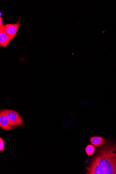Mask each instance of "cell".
<instances>
[{
	"instance_id": "obj_1",
	"label": "cell",
	"mask_w": 116,
	"mask_h": 174,
	"mask_svg": "<svg viewBox=\"0 0 116 174\" xmlns=\"http://www.w3.org/2000/svg\"><path fill=\"white\" fill-rule=\"evenodd\" d=\"M87 174H116V145L106 140L99 148Z\"/></svg>"
},
{
	"instance_id": "obj_2",
	"label": "cell",
	"mask_w": 116,
	"mask_h": 174,
	"mask_svg": "<svg viewBox=\"0 0 116 174\" xmlns=\"http://www.w3.org/2000/svg\"><path fill=\"white\" fill-rule=\"evenodd\" d=\"M3 110L14 126H18L22 125L23 121L22 118L17 112L9 109H4Z\"/></svg>"
},
{
	"instance_id": "obj_9",
	"label": "cell",
	"mask_w": 116,
	"mask_h": 174,
	"mask_svg": "<svg viewBox=\"0 0 116 174\" xmlns=\"http://www.w3.org/2000/svg\"><path fill=\"white\" fill-rule=\"evenodd\" d=\"M3 24V18L1 16V17H0V26L2 25Z\"/></svg>"
},
{
	"instance_id": "obj_5",
	"label": "cell",
	"mask_w": 116,
	"mask_h": 174,
	"mask_svg": "<svg viewBox=\"0 0 116 174\" xmlns=\"http://www.w3.org/2000/svg\"><path fill=\"white\" fill-rule=\"evenodd\" d=\"M10 42L7 36L5 25L3 23L0 26V44L2 47H6L8 45Z\"/></svg>"
},
{
	"instance_id": "obj_4",
	"label": "cell",
	"mask_w": 116,
	"mask_h": 174,
	"mask_svg": "<svg viewBox=\"0 0 116 174\" xmlns=\"http://www.w3.org/2000/svg\"><path fill=\"white\" fill-rule=\"evenodd\" d=\"M13 126L5 114L3 110L0 112V127L6 130H12Z\"/></svg>"
},
{
	"instance_id": "obj_3",
	"label": "cell",
	"mask_w": 116,
	"mask_h": 174,
	"mask_svg": "<svg viewBox=\"0 0 116 174\" xmlns=\"http://www.w3.org/2000/svg\"><path fill=\"white\" fill-rule=\"evenodd\" d=\"M19 23L15 24H7L5 25V29L7 36L9 41H11L15 38L18 31Z\"/></svg>"
},
{
	"instance_id": "obj_6",
	"label": "cell",
	"mask_w": 116,
	"mask_h": 174,
	"mask_svg": "<svg viewBox=\"0 0 116 174\" xmlns=\"http://www.w3.org/2000/svg\"><path fill=\"white\" fill-rule=\"evenodd\" d=\"M90 140L92 145L96 147L103 145L105 142L103 138L98 136L91 137Z\"/></svg>"
},
{
	"instance_id": "obj_7",
	"label": "cell",
	"mask_w": 116,
	"mask_h": 174,
	"mask_svg": "<svg viewBox=\"0 0 116 174\" xmlns=\"http://www.w3.org/2000/svg\"><path fill=\"white\" fill-rule=\"evenodd\" d=\"M95 148L94 146L91 145H88L86 149V152L88 156L93 155L94 152Z\"/></svg>"
},
{
	"instance_id": "obj_8",
	"label": "cell",
	"mask_w": 116,
	"mask_h": 174,
	"mask_svg": "<svg viewBox=\"0 0 116 174\" xmlns=\"http://www.w3.org/2000/svg\"><path fill=\"white\" fill-rule=\"evenodd\" d=\"M4 148V143L2 138H0V151H3Z\"/></svg>"
}]
</instances>
